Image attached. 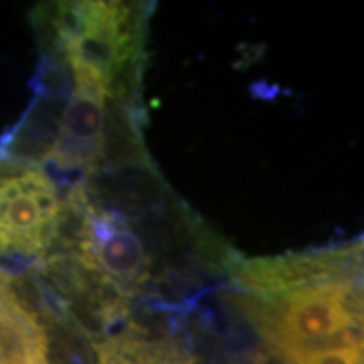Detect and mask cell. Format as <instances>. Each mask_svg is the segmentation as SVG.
<instances>
[{
    "instance_id": "1",
    "label": "cell",
    "mask_w": 364,
    "mask_h": 364,
    "mask_svg": "<svg viewBox=\"0 0 364 364\" xmlns=\"http://www.w3.org/2000/svg\"><path fill=\"white\" fill-rule=\"evenodd\" d=\"M356 295L344 282H312L287 294L268 338L290 363L318 349L361 344Z\"/></svg>"
},
{
    "instance_id": "2",
    "label": "cell",
    "mask_w": 364,
    "mask_h": 364,
    "mask_svg": "<svg viewBox=\"0 0 364 364\" xmlns=\"http://www.w3.org/2000/svg\"><path fill=\"white\" fill-rule=\"evenodd\" d=\"M56 184L41 166L0 154V258L33 262L61 223Z\"/></svg>"
},
{
    "instance_id": "3",
    "label": "cell",
    "mask_w": 364,
    "mask_h": 364,
    "mask_svg": "<svg viewBox=\"0 0 364 364\" xmlns=\"http://www.w3.org/2000/svg\"><path fill=\"white\" fill-rule=\"evenodd\" d=\"M129 12L112 2L61 4L54 27L75 83L107 91L129 61Z\"/></svg>"
},
{
    "instance_id": "4",
    "label": "cell",
    "mask_w": 364,
    "mask_h": 364,
    "mask_svg": "<svg viewBox=\"0 0 364 364\" xmlns=\"http://www.w3.org/2000/svg\"><path fill=\"white\" fill-rule=\"evenodd\" d=\"M105 91L97 86L76 83L61 115L56 142L46 159L54 171L83 169L97 161L105 129Z\"/></svg>"
},
{
    "instance_id": "5",
    "label": "cell",
    "mask_w": 364,
    "mask_h": 364,
    "mask_svg": "<svg viewBox=\"0 0 364 364\" xmlns=\"http://www.w3.org/2000/svg\"><path fill=\"white\" fill-rule=\"evenodd\" d=\"M0 364H48V341L34 314L0 272Z\"/></svg>"
},
{
    "instance_id": "6",
    "label": "cell",
    "mask_w": 364,
    "mask_h": 364,
    "mask_svg": "<svg viewBox=\"0 0 364 364\" xmlns=\"http://www.w3.org/2000/svg\"><path fill=\"white\" fill-rule=\"evenodd\" d=\"M86 262L118 280H135L145 267V250L134 231L120 223L93 221L81 243Z\"/></svg>"
},
{
    "instance_id": "7",
    "label": "cell",
    "mask_w": 364,
    "mask_h": 364,
    "mask_svg": "<svg viewBox=\"0 0 364 364\" xmlns=\"http://www.w3.org/2000/svg\"><path fill=\"white\" fill-rule=\"evenodd\" d=\"M292 364H363V344L318 349L295 359Z\"/></svg>"
}]
</instances>
